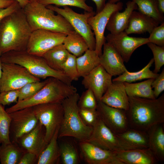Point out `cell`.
Returning a JSON list of instances; mask_svg holds the SVG:
<instances>
[{
  "instance_id": "30bf717a",
  "label": "cell",
  "mask_w": 164,
  "mask_h": 164,
  "mask_svg": "<svg viewBox=\"0 0 164 164\" xmlns=\"http://www.w3.org/2000/svg\"><path fill=\"white\" fill-rule=\"evenodd\" d=\"M66 34L48 30L38 29L32 31L26 51L33 55L42 56L54 47L63 44Z\"/></svg>"
},
{
  "instance_id": "f6af8a7d",
  "label": "cell",
  "mask_w": 164,
  "mask_h": 164,
  "mask_svg": "<svg viewBox=\"0 0 164 164\" xmlns=\"http://www.w3.org/2000/svg\"><path fill=\"white\" fill-rule=\"evenodd\" d=\"M21 8L19 4L15 1L10 5L6 8L0 9V22Z\"/></svg>"
},
{
  "instance_id": "f5cc1de1",
  "label": "cell",
  "mask_w": 164,
  "mask_h": 164,
  "mask_svg": "<svg viewBox=\"0 0 164 164\" xmlns=\"http://www.w3.org/2000/svg\"><path fill=\"white\" fill-rule=\"evenodd\" d=\"M120 0H109V2L111 3H116L120 1Z\"/></svg>"
},
{
  "instance_id": "d4e9b609",
  "label": "cell",
  "mask_w": 164,
  "mask_h": 164,
  "mask_svg": "<svg viewBox=\"0 0 164 164\" xmlns=\"http://www.w3.org/2000/svg\"><path fill=\"white\" fill-rule=\"evenodd\" d=\"M164 124L155 125L147 132L149 148L159 162L164 161Z\"/></svg>"
},
{
  "instance_id": "cb8c5ba5",
  "label": "cell",
  "mask_w": 164,
  "mask_h": 164,
  "mask_svg": "<svg viewBox=\"0 0 164 164\" xmlns=\"http://www.w3.org/2000/svg\"><path fill=\"white\" fill-rule=\"evenodd\" d=\"M126 7L122 12L119 11L113 12L110 16L106 26V29L112 34H117L125 31L127 28L129 19L132 12L138 9L133 1H128Z\"/></svg>"
},
{
  "instance_id": "bcb514c9",
  "label": "cell",
  "mask_w": 164,
  "mask_h": 164,
  "mask_svg": "<svg viewBox=\"0 0 164 164\" xmlns=\"http://www.w3.org/2000/svg\"><path fill=\"white\" fill-rule=\"evenodd\" d=\"M38 157L35 154L26 151L22 157L18 164H33L37 161Z\"/></svg>"
},
{
  "instance_id": "5b68a950",
  "label": "cell",
  "mask_w": 164,
  "mask_h": 164,
  "mask_svg": "<svg viewBox=\"0 0 164 164\" xmlns=\"http://www.w3.org/2000/svg\"><path fill=\"white\" fill-rule=\"evenodd\" d=\"M2 63H12L25 68L34 76L39 79L47 77L56 78L69 84L72 81L61 71L51 68L42 56L31 54L26 50L9 51L2 54Z\"/></svg>"
},
{
  "instance_id": "836d02e7",
  "label": "cell",
  "mask_w": 164,
  "mask_h": 164,
  "mask_svg": "<svg viewBox=\"0 0 164 164\" xmlns=\"http://www.w3.org/2000/svg\"><path fill=\"white\" fill-rule=\"evenodd\" d=\"M60 157L63 164H78L80 162V157L76 147L67 142L62 143L59 146Z\"/></svg>"
},
{
  "instance_id": "83f0119b",
  "label": "cell",
  "mask_w": 164,
  "mask_h": 164,
  "mask_svg": "<svg viewBox=\"0 0 164 164\" xmlns=\"http://www.w3.org/2000/svg\"><path fill=\"white\" fill-rule=\"evenodd\" d=\"M76 61L79 77H83L100 64L99 56L95 50L88 49Z\"/></svg>"
},
{
  "instance_id": "db71d44e",
  "label": "cell",
  "mask_w": 164,
  "mask_h": 164,
  "mask_svg": "<svg viewBox=\"0 0 164 164\" xmlns=\"http://www.w3.org/2000/svg\"><path fill=\"white\" fill-rule=\"evenodd\" d=\"M29 2H32L35 1H38V0H27Z\"/></svg>"
},
{
  "instance_id": "ffe728a7",
  "label": "cell",
  "mask_w": 164,
  "mask_h": 164,
  "mask_svg": "<svg viewBox=\"0 0 164 164\" xmlns=\"http://www.w3.org/2000/svg\"><path fill=\"white\" fill-rule=\"evenodd\" d=\"M100 101L109 106L127 110L129 108L128 97L123 82L112 81Z\"/></svg>"
},
{
  "instance_id": "ac0fdd59",
  "label": "cell",
  "mask_w": 164,
  "mask_h": 164,
  "mask_svg": "<svg viewBox=\"0 0 164 164\" xmlns=\"http://www.w3.org/2000/svg\"><path fill=\"white\" fill-rule=\"evenodd\" d=\"M45 134L44 126L39 121L32 130L23 135L17 142L19 141L21 146L26 151L38 157L48 144L45 140Z\"/></svg>"
},
{
  "instance_id": "d590c367",
  "label": "cell",
  "mask_w": 164,
  "mask_h": 164,
  "mask_svg": "<svg viewBox=\"0 0 164 164\" xmlns=\"http://www.w3.org/2000/svg\"><path fill=\"white\" fill-rule=\"evenodd\" d=\"M86 0H38V2L46 6L54 5L56 6H72L84 9L87 12L93 11V8L87 5Z\"/></svg>"
},
{
  "instance_id": "5bb4252c",
  "label": "cell",
  "mask_w": 164,
  "mask_h": 164,
  "mask_svg": "<svg viewBox=\"0 0 164 164\" xmlns=\"http://www.w3.org/2000/svg\"><path fill=\"white\" fill-rule=\"evenodd\" d=\"M96 110L100 118L115 134L128 128L125 110L109 106L100 101L97 102Z\"/></svg>"
},
{
  "instance_id": "9f6ffc18",
  "label": "cell",
  "mask_w": 164,
  "mask_h": 164,
  "mask_svg": "<svg viewBox=\"0 0 164 164\" xmlns=\"http://www.w3.org/2000/svg\"><path fill=\"white\" fill-rule=\"evenodd\" d=\"M0 144H1V143H0Z\"/></svg>"
},
{
  "instance_id": "1f68e13d",
  "label": "cell",
  "mask_w": 164,
  "mask_h": 164,
  "mask_svg": "<svg viewBox=\"0 0 164 164\" xmlns=\"http://www.w3.org/2000/svg\"><path fill=\"white\" fill-rule=\"evenodd\" d=\"M152 58L144 67L140 70L135 72H130L127 70L112 80V81H121L132 83L144 79H155L159 75L151 70L150 67L154 62Z\"/></svg>"
},
{
  "instance_id": "f907efd6",
  "label": "cell",
  "mask_w": 164,
  "mask_h": 164,
  "mask_svg": "<svg viewBox=\"0 0 164 164\" xmlns=\"http://www.w3.org/2000/svg\"><path fill=\"white\" fill-rule=\"evenodd\" d=\"M20 4L21 7L23 8L29 2L27 0H15Z\"/></svg>"
},
{
  "instance_id": "f35d334b",
  "label": "cell",
  "mask_w": 164,
  "mask_h": 164,
  "mask_svg": "<svg viewBox=\"0 0 164 164\" xmlns=\"http://www.w3.org/2000/svg\"><path fill=\"white\" fill-rule=\"evenodd\" d=\"M147 44L152 50L155 68L153 72L158 73L164 64V46H160L150 42Z\"/></svg>"
},
{
  "instance_id": "4316f807",
  "label": "cell",
  "mask_w": 164,
  "mask_h": 164,
  "mask_svg": "<svg viewBox=\"0 0 164 164\" xmlns=\"http://www.w3.org/2000/svg\"><path fill=\"white\" fill-rule=\"evenodd\" d=\"M155 79H149L137 83L123 82L128 97L155 99L152 84Z\"/></svg>"
},
{
  "instance_id": "c3c4849f",
  "label": "cell",
  "mask_w": 164,
  "mask_h": 164,
  "mask_svg": "<svg viewBox=\"0 0 164 164\" xmlns=\"http://www.w3.org/2000/svg\"><path fill=\"white\" fill-rule=\"evenodd\" d=\"M15 0H0V9L6 8L12 5Z\"/></svg>"
},
{
  "instance_id": "44dd1931",
  "label": "cell",
  "mask_w": 164,
  "mask_h": 164,
  "mask_svg": "<svg viewBox=\"0 0 164 164\" xmlns=\"http://www.w3.org/2000/svg\"><path fill=\"white\" fill-rule=\"evenodd\" d=\"M115 153L121 164H156L159 162L149 148L123 150Z\"/></svg>"
},
{
  "instance_id": "2e32d148",
  "label": "cell",
  "mask_w": 164,
  "mask_h": 164,
  "mask_svg": "<svg viewBox=\"0 0 164 164\" xmlns=\"http://www.w3.org/2000/svg\"><path fill=\"white\" fill-rule=\"evenodd\" d=\"M102 149L114 152L123 150L116 136L100 118L93 126L91 134L87 141Z\"/></svg>"
},
{
  "instance_id": "277c9868",
  "label": "cell",
  "mask_w": 164,
  "mask_h": 164,
  "mask_svg": "<svg viewBox=\"0 0 164 164\" xmlns=\"http://www.w3.org/2000/svg\"><path fill=\"white\" fill-rule=\"evenodd\" d=\"M77 89L71 84L53 77H49L44 86L32 97L18 101L12 106L5 109L8 113L38 104L62 103L66 98L77 92Z\"/></svg>"
},
{
  "instance_id": "3957f363",
  "label": "cell",
  "mask_w": 164,
  "mask_h": 164,
  "mask_svg": "<svg viewBox=\"0 0 164 164\" xmlns=\"http://www.w3.org/2000/svg\"><path fill=\"white\" fill-rule=\"evenodd\" d=\"M32 31L43 29L67 35L74 29L63 17L39 2H29L23 8Z\"/></svg>"
},
{
  "instance_id": "ba28073f",
  "label": "cell",
  "mask_w": 164,
  "mask_h": 164,
  "mask_svg": "<svg viewBox=\"0 0 164 164\" xmlns=\"http://www.w3.org/2000/svg\"><path fill=\"white\" fill-rule=\"evenodd\" d=\"M40 81L23 67L12 63H3L0 77V92L19 90L26 84Z\"/></svg>"
},
{
  "instance_id": "8fae6325",
  "label": "cell",
  "mask_w": 164,
  "mask_h": 164,
  "mask_svg": "<svg viewBox=\"0 0 164 164\" xmlns=\"http://www.w3.org/2000/svg\"><path fill=\"white\" fill-rule=\"evenodd\" d=\"M123 3L118 2L106 3L103 9L88 20V22L93 31L96 40L95 50L99 56L102 53V48L106 42L104 32L109 18L114 12L121 11L123 9Z\"/></svg>"
},
{
  "instance_id": "816d5d0a",
  "label": "cell",
  "mask_w": 164,
  "mask_h": 164,
  "mask_svg": "<svg viewBox=\"0 0 164 164\" xmlns=\"http://www.w3.org/2000/svg\"><path fill=\"white\" fill-rule=\"evenodd\" d=\"M2 53L0 52V77L1 76L2 71V62L1 59Z\"/></svg>"
},
{
  "instance_id": "e0dca14e",
  "label": "cell",
  "mask_w": 164,
  "mask_h": 164,
  "mask_svg": "<svg viewBox=\"0 0 164 164\" xmlns=\"http://www.w3.org/2000/svg\"><path fill=\"white\" fill-rule=\"evenodd\" d=\"M79 147L84 161L88 164H121L115 152L101 148L87 141H80Z\"/></svg>"
},
{
  "instance_id": "7dc6e473",
  "label": "cell",
  "mask_w": 164,
  "mask_h": 164,
  "mask_svg": "<svg viewBox=\"0 0 164 164\" xmlns=\"http://www.w3.org/2000/svg\"><path fill=\"white\" fill-rule=\"evenodd\" d=\"M95 3L96 11V13L100 12L104 8L107 0H92Z\"/></svg>"
},
{
  "instance_id": "d6986e66",
  "label": "cell",
  "mask_w": 164,
  "mask_h": 164,
  "mask_svg": "<svg viewBox=\"0 0 164 164\" xmlns=\"http://www.w3.org/2000/svg\"><path fill=\"white\" fill-rule=\"evenodd\" d=\"M103 46L99 61L100 64L105 70L112 76H119L127 70L124 62L115 49L107 42Z\"/></svg>"
},
{
  "instance_id": "f546056e",
  "label": "cell",
  "mask_w": 164,
  "mask_h": 164,
  "mask_svg": "<svg viewBox=\"0 0 164 164\" xmlns=\"http://www.w3.org/2000/svg\"><path fill=\"white\" fill-rule=\"evenodd\" d=\"M63 44L69 53L77 57L82 55L89 49L84 39L75 30L67 35Z\"/></svg>"
},
{
  "instance_id": "4dcf8cb0",
  "label": "cell",
  "mask_w": 164,
  "mask_h": 164,
  "mask_svg": "<svg viewBox=\"0 0 164 164\" xmlns=\"http://www.w3.org/2000/svg\"><path fill=\"white\" fill-rule=\"evenodd\" d=\"M17 142L11 141L0 146V163L1 164H18L25 152L20 148Z\"/></svg>"
},
{
  "instance_id": "7402d4cb",
  "label": "cell",
  "mask_w": 164,
  "mask_h": 164,
  "mask_svg": "<svg viewBox=\"0 0 164 164\" xmlns=\"http://www.w3.org/2000/svg\"><path fill=\"white\" fill-rule=\"evenodd\" d=\"M116 135L124 150L149 148L146 132L128 128L125 131Z\"/></svg>"
},
{
  "instance_id": "681fc988",
  "label": "cell",
  "mask_w": 164,
  "mask_h": 164,
  "mask_svg": "<svg viewBox=\"0 0 164 164\" xmlns=\"http://www.w3.org/2000/svg\"><path fill=\"white\" fill-rule=\"evenodd\" d=\"M158 4L159 9L160 12L163 15L164 13V0H155Z\"/></svg>"
},
{
  "instance_id": "b9f144b4",
  "label": "cell",
  "mask_w": 164,
  "mask_h": 164,
  "mask_svg": "<svg viewBox=\"0 0 164 164\" xmlns=\"http://www.w3.org/2000/svg\"><path fill=\"white\" fill-rule=\"evenodd\" d=\"M148 38L149 42L160 46H164V22L155 27Z\"/></svg>"
},
{
  "instance_id": "4fadbf2b",
  "label": "cell",
  "mask_w": 164,
  "mask_h": 164,
  "mask_svg": "<svg viewBox=\"0 0 164 164\" xmlns=\"http://www.w3.org/2000/svg\"><path fill=\"white\" fill-rule=\"evenodd\" d=\"M124 31L117 34L109 33L106 37L107 42L113 46L124 61L127 63L137 48L149 42L148 38L130 36Z\"/></svg>"
},
{
  "instance_id": "7a4b0ae2",
  "label": "cell",
  "mask_w": 164,
  "mask_h": 164,
  "mask_svg": "<svg viewBox=\"0 0 164 164\" xmlns=\"http://www.w3.org/2000/svg\"><path fill=\"white\" fill-rule=\"evenodd\" d=\"M21 8L0 22V52L26 50L32 32Z\"/></svg>"
},
{
  "instance_id": "603a6c76",
  "label": "cell",
  "mask_w": 164,
  "mask_h": 164,
  "mask_svg": "<svg viewBox=\"0 0 164 164\" xmlns=\"http://www.w3.org/2000/svg\"><path fill=\"white\" fill-rule=\"evenodd\" d=\"M159 24L152 18L134 10L131 15L128 27L124 31L128 35L146 32L150 34L153 29Z\"/></svg>"
},
{
  "instance_id": "ab89813d",
  "label": "cell",
  "mask_w": 164,
  "mask_h": 164,
  "mask_svg": "<svg viewBox=\"0 0 164 164\" xmlns=\"http://www.w3.org/2000/svg\"><path fill=\"white\" fill-rule=\"evenodd\" d=\"M97 101L92 92L90 89L84 92L79 97L78 102L79 108L90 109H96Z\"/></svg>"
},
{
  "instance_id": "7bdbcfd3",
  "label": "cell",
  "mask_w": 164,
  "mask_h": 164,
  "mask_svg": "<svg viewBox=\"0 0 164 164\" xmlns=\"http://www.w3.org/2000/svg\"><path fill=\"white\" fill-rule=\"evenodd\" d=\"M19 90L0 92V104L3 106L9 105L17 102Z\"/></svg>"
},
{
  "instance_id": "484cf974",
  "label": "cell",
  "mask_w": 164,
  "mask_h": 164,
  "mask_svg": "<svg viewBox=\"0 0 164 164\" xmlns=\"http://www.w3.org/2000/svg\"><path fill=\"white\" fill-rule=\"evenodd\" d=\"M60 127L56 130L50 141L38 157L37 164H54L57 163L60 157L57 139Z\"/></svg>"
},
{
  "instance_id": "9c48e42d",
  "label": "cell",
  "mask_w": 164,
  "mask_h": 164,
  "mask_svg": "<svg viewBox=\"0 0 164 164\" xmlns=\"http://www.w3.org/2000/svg\"><path fill=\"white\" fill-rule=\"evenodd\" d=\"M39 121L45 129V140L48 143L56 129L60 127L64 114L61 103L43 104L33 107Z\"/></svg>"
},
{
  "instance_id": "11a10c76",
  "label": "cell",
  "mask_w": 164,
  "mask_h": 164,
  "mask_svg": "<svg viewBox=\"0 0 164 164\" xmlns=\"http://www.w3.org/2000/svg\"><path fill=\"white\" fill-rule=\"evenodd\" d=\"M0 161H1V159H0Z\"/></svg>"
},
{
  "instance_id": "7c38bea8",
  "label": "cell",
  "mask_w": 164,
  "mask_h": 164,
  "mask_svg": "<svg viewBox=\"0 0 164 164\" xmlns=\"http://www.w3.org/2000/svg\"><path fill=\"white\" fill-rule=\"evenodd\" d=\"M8 114L11 119L10 133H11L12 135L13 140L12 141L17 142L23 135L32 130L39 122L33 107L25 108Z\"/></svg>"
},
{
  "instance_id": "6da1fadb",
  "label": "cell",
  "mask_w": 164,
  "mask_h": 164,
  "mask_svg": "<svg viewBox=\"0 0 164 164\" xmlns=\"http://www.w3.org/2000/svg\"><path fill=\"white\" fill-rule=\"evenodd\" d=\"M125 111L128 128L147 132L153 126L164 123V94L155 99L128 97Z\"/></svg>"
},
{
  "instance_id": "60d3db41",
  "label": "cell",
  "mask_w": 164,
  "mask_h": 164,
  "mask_svg": "<svg viewBox=\"0 0 164 164\" xmlns=\"http://www.w3.org/2000/svg\"><path fill=\"white\" fill-rule=\"evenodd\" d=\"M78 111L82 121L88 126L93 127L99 119V115L96 109L79 108Z\"/></svg>"
},
{
  "instance_id": "8992f818",
  "label": "cell",
  "mask_w": 164,
  "mask_h": 164,
  "mask_svg": "<svg viewBox=\"0 0 164 164\" xmlns=\"http://www.w3.org/2000/svg\"><path fill=\"white\" fill-rule=\"evenodd\" d=\"M79 97L76 92L62 102L64 114L58 138L71 137L80 142L87 141L91 136L93 127L85 125L79 114L78 102Z\"/></svg>"
},
{
  "instance_id": "74e56055",
  "label": "cell",
  "mask_w": 164,
  "mask_h": 164,
  "mask_svg": "<svg viewBox=\"0 0 164 164\" xmlns=\"http://www.w3.org/2000/svg\"><path fill=\"white\" fill-rule=\"evenodd\" d=\"M77 57L69 53L62 67V71L72 81H77L80 77L77 64Z\"/></svg>"
},
{
  "instance_id": "9a60e30c",
  "label": "cell",
  "mask_w": 164,
  "mask_h": 164,
  "mask_svg": "<svg viewBox=\"0 0 164 164\" xmlns=\"http://www.w3.org/2000/svg\"><path fill=\"white\" fill-rule=\"evenodd\" d=\"M112 77L99 64L83 77L82 84L92 91L97 102L112 84Z\"/></svg>"
},
{
  "instance_id": "f1b7e54d",
  "label": "cell",
  "mask_w": 164,
  "mask_h": 164,
  "mask_svg": "<svg viewBox=\"0 0 164 164\" xmlns=\"http://www.w3.org/2000/svg\"><path fill=\"white\" fill-rule=\"evenodd\" d=\"M70 53L63 44L58 45L46 52L42 57L52 68L62 71V67Z\"/></svg>"
},
{
  "instance_id": "ee69618b",
  "label": "cell",
  "mask_w": 164,
  "mask_h": 164,
  "mask_svg": "<svg viewBox=\"0 0 164 164\" xmlns=\"http://www.w3.org/2000/svg\"><path fill=\"white\" fill-rule=\"evenodd\" d=\"M155 98L159 97L161 93L164 90V68L160 74L155 79L152 84Z\"/></svg>"
},
{
  "instance_id": "e575fe53",
  "label": "cell",
  "mask_w": 164,
  "mask_h": 164,
  "mask_svg": "<svg viewBox=\"0 0 164 164\" xmlns=\"http://www.w3.org/2000/svg\"><path fill=\"white\" fill-rule=\"evenodd\" d=\"M10 117L4 106L0 104V143L1 144L10 143Z\"/></svg>"
},
{
  "instance_id": "d6a6232c",
  "label": "cell",
  "mask_w": 164,
  "mask_h": 164,
  "mask_svg": "<svg viewBox=\"0 0 164 164\" xmlns=\"http://www.w3.org/2000/svg\"><path fill=\"white\" fill-rule=\"evenodd\" d=\"M136 4L140 13L152 18L159 24L164 22L163 15L160 12L155 0H131Z\"/></svg>"
},
{
  "instance_id": "52a82bcc",
  "label": "cell",
  "mask_w": 164,
  "mask_h": 164,
  "mask_svg": "<svg viewBox=\"0 0 164 164\" xmlns=\"http://www.w3.org/2000/svg\"><path fill=\"white\" fill-rule=\"evenodd\" d=\"M46 7L64 18L74 30L84 39L88 49L95 50L96 40L94 34L88 22L89 18L95 15V12L85 11L84 13L80 14L74 11L68 6L60 8L56 6L50 5Z\"/></svg>"
},
{
  "instance_id": "8d00e7d4",
  "label": "cell",
  "mask_w": 164,
  "mask_h": 164,
  "mask_svg": "<svg viewBox=\"0 0 164 164\" xmlns=\"http://www.w3.org/2000/svg\"><path fill=\"white\" fill-rule=\"evenodd\" d=\"M47 79L43 81L28 83L19 89L18 101L29 98L34 95L46 84Z\"/></svg>"
}]
</instances>
